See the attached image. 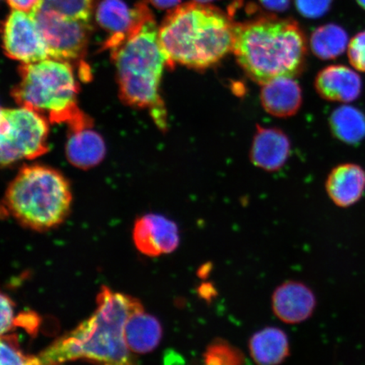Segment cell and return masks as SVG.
<instances>
[{"mask_svg":"<svg viewBox=\"0 0 365 365\" xmlns=\"http://www.w3.org/2000/svg\"><path fill=\"white\" fill-rule=\"evenodd\" d=\"M135 21L121 39L104 43L116 67L120 97L130 106L148 109L161 129L167 128V113L160 95L168 61L158 38V27L147 1L134 7Z\"/></svg>","mask_w":365,"mask_h":365,"instance_id":"6da1fadb","label":"cell"},{"mask_svg":"<svg viewBox=\"0 0 365 365\" xmlns=\"http://www.w3.org/2000/svg\"><path fill=\"white\" fill-rule=\"evenodd\" d=\"M143 304L133 297L102 287L97 309L76 329L54 341L38 356L43 365L85 359L96 365H135L127 345L128 319Z\"/></svg>","mask_w":365,"mask_h":365,"instance_id":"7a4b0ae2","label":"cell"},{"mask_svg":"<svg viewBox=\"0 0 365 365\" xmlns=\"http://www.w3.org/2000/svg\"><path fill=\"white\" fill-rule=\"evenodd\" d=\"M234 23L218 8L186 3L172 9L158 30L168 66L203 71L232 51Z\"/></svg>","mask_w":365,"mask_h":365,"instance_id":"3957f363","label":"cell"},{"mask_svg":"<svg viewBox=\"0 0 365 365\" xmlns=\"http://www.w3.org/2000/svg\"><path fill=\"white\" fill-rule=\"evenodd\" d=\"M232 51L246 75L264 85L299 75L307 43L295 21L268 16L235 24Z\"/></svg>","mask_w":365,"mask_h":365,"instance_id":"277c9868","label":"cell"},{"mask_svg":"<svg viewBox=\"0 0 365 365\" xmlns=\"http://www.w3.org/2000/svg\"><path fill=\"white\" fill-rule=\"evenodd\" d=\"M71 203V189L65 176L43 165L21 168L4 197L7 212L21 225L36 231L61 225Z\"/></svg>","mask_w":365,"mask_h":365,"instance_id":"5b68a950","label":"cell"},{"mask_svg":"<svg viewBox=\"0 0 365 365\" xmlns=\"http://www.w3.org/2000/svg\"><path fill=\"white\" fill-rule=\"evenodd\" d=\"M77 94L78 84L71 63L52 58L22 63L20 81L12 93L21 106L47 113L50 121L66 122L71 129L91 124L77 105Z\"/></svg>","mask_w":365,"mask_h":365,"instance_id":"8992f818","label":"cell"},{"mask_svg":"<svg viewBox=\"0 0 365 365\" xmlns=\"http://www.w3.org/2000/svg\"><path fill=\"white\" fill-rule=\"evenodd\" d=\"M48 121L30 108H2L1 163L3 166L23 159H34L48 152Z\"/></svg>","mask_w":365,"mask_h":365,"instance_id":"52a82bcc","label":"cell"},{"mask_svg":"<svg viewBox=\"0 0 365 365\" xmlns=\"http://www.w3.org/2000/svg\"><path fill=\"white\" fill-rule=\"evenodd\" d=\"M31 15L38 23L50 58L71 63L84 56L91 34L90 21L71 19L41 7Z\"/></svg>","mask_w":365,"mask_h":365,"instance_id":"ba28073f","label":"cell"},{"mask_svg":"<svg viewBox=\"0 0 365 365\" xmlns=\"http://www.w3.org/2000/svg\"><path fill=\"white\" fill-rule=\"evenodd\" d=\"M3 48L6 56L22 63L49 58L43 36L29 13L13 10L4 21Z\"/></svg>","mask_w":365,"mask_h":365,"instance_id":"9c48e42d","label":"cell"},{"mask_svg":"<svg viewBox=\"0 0 365 365\" xmlns=\"http://www.w3.org/2000/svg\"><path fill=\"white\" fill-rule=\"evenodd\" d=\"M137 250L147 257L170 254L180 245L176 223L158 214H147L137 219L133 230Z\"/></svg>","mask_w":365,"mask_h":365,"instance_id":"30bf717a","label":"cell"},{"mask_svg":"<svg viewBox=\"0 0 365 365\" xmlns=\"http://www.w3.org/2000/svg\"><path fill=\"white\" fill-rule=\"evenodd\" d=\"M272 303L273 312L282 322L298 324L312 316L317 299L312 290L302 282L289 281L277 287Z\"/></svg>","mask_w":365,"mask_h":365,"instance_id":"8fae6325","label":"cell"},{"mask_svg":"<svg viewBox=\"0 0 365 365\" xmlns=\"http://www.w3.org/2000/svg\"><path fill=\"white\" fill-rule=\"evenodd\" d=\"M290 153V140L284 131L257 125L250 148V160L255 166L277 171L284 166Z\"/></svg>","mask_w":365,"mask_h":365,"instance_id":"7c38bea8","label":"cell"},{"mask_svg":"<svg viewBox=\"0 0 365 365\" xmlns=\"http://www.w3.org/2000/svg\"><path fill=\"white\" fill-rule=\"evenodd\" d=\"M317 93L331 102L351 103L361 95L363 83L357 72L348 66H327L319 72L314 82Z\"/></svg>","mask_w":365,"mask_h":365,"instance_id":"4fadbf2b","label":"cell"},{"mask_svg":"<svg viewBox=\"0 0 365 365\" xmlns=\"http://www.w3.org/2000/svg\"><path fill=\"white\" fill-rule=\"evenodd\" d=\"M326 189L333 203L340 207H351L364 195L365 170L358 164H341L328 175Z\"/></svg>","mask_w":365,"mask_h":365,"instance_id":"5bb4252c","label":"cell"},{"mask_svg":"<svg viewBox=\"0 0 365 365\" xmlns=\"http://www.w3.org/2000/svg\"><path fill=\"white\" fill-rule=\"evenodd\" d=\"M302 101V90L292 77H280L262 85L261 102L264 110L272 116H294Z\"/></svg>","mask_w":365,"mask_h":365,"instance_id":"9a60e30c","label":"cell"},{"mask_svg":"<svg viewBox=\"0 0 365 365\" xmlns=\"http://www.w3.org/2000/svg\"><path fill=\"white\" fill-rule=\"evenodd\" d=\"M106 154L103 137L91 125L71 129L66 143V156L73 165L81 170L97 166Z\"/></svg>","mask_w":365,"mask_h":365,"instance_id":"2e32d148","label":"cell"},{"mask_svg":"<svg viewBox=\"0 0 365 365\" xmlns=\"http://www.w3.org/2000/svg\"><path fill=\"white\" fill-rule=\"evenodd\" d=\"M125 335L131 352L148 354L160 344L163 329L158 319L145 313L144 309L141 308L128 319Z\"/></svg>","mask_w":365,"mask_h":365,"instance_id":"e0dca14e","label":"cell"},{"mask_svg":"<svg viewBox=\"0 0 365 365\" xmlns=\"http://www.w3.org/2000/svg\"><path fill=\"white\" fill-rule=\"evenodd\" d=\"M249 349L258 365H278L289 357V341L280 328L266 327L251 336Z\"/></svg>","mask_w":365,"mask_h":365,"instance_id":"ac0fdd59","label":"cell"},{"mask_svg":"<svg viewBox=\"0 0 365 365\" xmlns=\"http://www.w3.org/2000/svg\"><path fill=\"white\" fill-rule=\"evenodd\" d=\"M96 20L110 36L106 42L121 39L135 21V10L123 0H102L96 9Z\"/></svg>","mask_w":365,"mask_h":365,"instance_id":"d6986e66","label":"cell"},{"mask_svg":"<svg viewBox=\"0 0 365 365\" xmlns=\"http://www.w3.org/2000/svg\"><path fill=\"white\" fill-rule=\"evenodd\" d=\"M331 133L341 143L357 145L365 138V114L360 109L344 105L330 117Z\"/></svg>","mask_w":365,"mask_h":365,"instance_id":"ffe728a7","label":"cell"},{"mask_svg":"<svg viewBox=\"0 0 365 365\" xmlns=\"http://www.w3.org/2000/svg\"><path fill=\"white\" fill-rule=\"evenodd\" d=\"M349 36L344 29L334 24L319 27L310 38V46L314 56L321 59H334L348 48Z\"/></svg>","mask_w":365,"mask_h":365,"instance_id":"44dd1931","label":"cell"},{"mask_svg":"<svg viewBox=\"0 0 365 365\" xmlns=\"http://www.w3.org/2000/svg\"><path fill=\"white\" fill-rule=\"evenodd\" d=\"M40 7L71 19L90 21L95 0H43Z\"/></svg>","mask_w":365,"mask_h":365,"instance_id":"7402d4cb","label":"cell"},{"mask_svg":"<svg viewBox=\"0 0 365 365\" xmlns=\"http://www.w3.org/2000/svg\"><path fill=\"white\" fill-rule=\"evenodd\" d=\"M204 365H244L243 353L230 342L216 339L210 344L203 354Z\"/></svg>","mask_w":365,"mask_h":365,"instance_id":"603a6c76","label":"cell"},{"mask_svg":"<svg viewBox=\"0 0 365 365\" xmlns=\"http://www.w3.org/2000/svg\"><path fill=\"white\" fill-rule=\"evenodd\" d=\"M0 346L1 365H43L39 356L36 357L23 352L16 334L2 335Z\"/></svg>","mask_w":365,"mask_h":365,"instance_id":"cb8c5ba5","label":"cell"},{"mask_svg":"<svg viewBox=\"0 0 365 365\" xmlns=\"http://www.w3.org/2000/svg\"><path fill=\"white\" fill-rule=\"evenodd\" d=\"M351 66L356 71L365 72V31L354 36L348 46Z\"/></svg>","mask_w":365,"mask_h":365,"instance_id":"d4e9b609","label":"cell"},{"mask_svg":"<svg viewBox=\"0 0 365 365\" xmlns=\"http://www.w3.org/2000/svg\"><path fill=\"white\" fill-rule=\"evenodd\" d=\"M331 0H296L301 15L308 18L321 17L329 10Z\"/></svg>","mask_w":365,"mask_h":365,"instance_id":"484cf974","label":"cell"},{"mask_svg":"<svg viewBox=\"0 0 365 365\" xmlns=\"http://www.w3.org/2000/svg\"><path fill=\"white\" fill-rule=\"evenodd\" d=\"M1 334L6 335L15 327V310L13 301L6 294H2L1 298Z\"/></svg>","mask_w":365,"mask_h":365,"instance_id":"4316f807","label":"cell"},{"mask_svg":"<svg viewBox=\"0 0 365 365\" xmlns=\"http://www.w3.org/2000/svg\"><path fill=\"white\" fill-rule=\"evenodd\" d=\"M40 325V318L35 312L21 313L15 319V326H19L34 335L38 332Z\"/></svg>","mask_w":365,"mask_h":365,"instance_id":"83f0119b","label":"cell"},{"mask_svg":"<svg viewBox=\"0 0 365 365\" xmlns=\"http://www.w3.org/2000/svg\"><path fill=\"white\" fill-rule=\"evenodd\" d=\"M43 0H7L9 6L13 10L34 14L41 6Z\"/></svg>","mask_w":365,"mask_h":365,"instance_id":"f1b7e54d","label":"cell"},{"mask_svg":"<svg viewBox=\"0 0 365 365\" xmlns=\"http://www.w3.org/2000/svg\"><path fill=\"white\" fill-rule=\"evenodd\" d=\"M263 7L272 11H284L289 6L290 0H259Z\"/></svg>","mask_w":365,"mask_h":365,"instance_id":"f546056e","label":"cell"},{"mask_svg":"<svg viewBox=\"0 0 365 365\" xmlns=\"http://www.w3.org/2000/svg\"><path fill=\"white\" fill-rule=\"evenodd\" d=\"M148 1L160 10H168L179 6L181 0H148Z\"/></svg>","mask_w":365,"mask_h":365,"instance_id":"4dcf8cb0","label":"cell"},{"mask_svg":"<svg viewBox=\"0 0 365 365\" xmlns=\"http://www.w3.org/2000/svg\"><path fill=\"white\" fill-rule=\"evenodd\" d=\"M210 1H212V0H194V2L200 4H207Z\"/></svg>","mask_w":365,"mask_h":365,"instance_id":"1f68e13d","label":"cell"},{"mask_svg":"<svg viewBox=\"0 0 365 365\" xmlns=\"http://www.w3.org/2000/svg\"><path fill=\"white\" fill-rule=\"evenodd\" d=\"M359 6L365 9V0H357Z\"/></svg>","mask_w":365,"mask_h":365,"instance_id":"d6a6232c","label":"cell"}]
</instances>
